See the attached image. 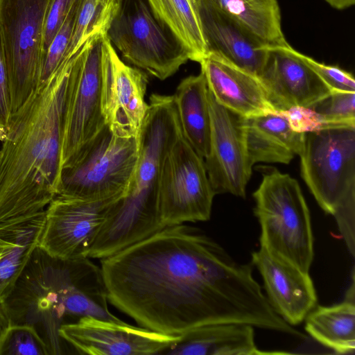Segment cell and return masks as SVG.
I'll return each instance as SVG.
<instances>
[{
	"instance_id": "ffe728a7",
	"label": "cell",
	"mask_w": 355,
	"mask_h": 355,
	"mask_svg": "<svg viewBox=\"0 0 355 355\" xmlns=\"http://www.w3.org/2000/svg\"><path fill=\"white\" fill-rule=\"evenodd\" d=\"M284 354L262 352L254 341V327L243 323H213L193 328L180 338L164 354L260 355Z\"/></svg>"
},
{
	"instance_id": "6da1fadb",
	"label": "cell",
	"mask_w": 355,
	"mask_h": 355,
	"mask_svg": "<svg viewBox=\"0 0 355 355\" xmlns=\"http://www.w3.org/2000/svg\"><path fill=\"white\" fill-rule=\"evenodd\" d=\"M108 301L139 325L181 335L205 324L243 323L297 336L272 309L250 265L201 230L166 226L101 259Z\"/></svg>"
},
{
	"instance_id": "4fadbf2b",
	"label": "cell",
	"mask_w": 355,
	"mask_h": 355,
	"mask_svg": "<svg viewBox=\"0 0 355 355\" xmlns=\"http://www.w3.org/2000/svg\"><path fill=\"white\" fill-rule=\"evenodd\" d=\"M211 116L209 155L205 168L216 194L245 198L252 175L245 140V117L219 104L208 89Z\"/></svg>"
},
{
	"instance_id": "5b68a950",
	"label": "cell",
	"mask_w": 355,
	"mask_h": 355,
	"mask_svg": "<svg viewBox=\"0 0 355 355\" xmlns=\"http://www.w3.org/2000/svg\"><path fill=\"white\" fill-rule=\"evenodd\" d=\"M254 192V214L261 226V248L309 272L313 236L310 213L297 181L274 167L262 173Z\"/></svg>"
},
{
	"instance_id": "9c48e42d",
	"label": "cell",
	"mask_w": 355,
	"mask_h": 355,
	"mask_svg": "<svg viewBox=\"0 0 355 355\" xmlns=\"http://www.w3.org/2000/svg\"><path fill=\"white\" fill-rule=\"evenodd\" d=\"M107 36L125 60L161 80L190 60L146 0H122Z\"/></svg>"
},
{
	"instance_id": "8d00e7d4",
	"label": "cell",
	"mask_w": 355,
	"mask_h": 355,
	"mask_svg": "<svg viewBox=\"0 0 355 355\" xmlns=\"http://www.w3.org/2000/svg\"><path fill=\"white\" fill-rule=\"evenodd\" d=\"M6 135V129L4 127H3L1 125V124L0 123V141H3L5 139Z\"/></svg>"
},
{
	"instance_id": "d6a6232c",
	"label": "cell",
	"mask_w": 355,
	"mask_h": 355,
	"mask_svg": "<svg viewBox=\"0 0 355 355\" xmlns=\"http://www.w3.org/2000/svg\"><path fill=\"white\" fill-rule=\"evenodd\" d=\"M76 0H51L46 15L42 40V54L46 53L53 39L64 23Z\"/></svg>"
},
{
	"instance_id": "2e32d148",
	"label": "cell",
	"mask_w": 355,
	"mask_h": 355,
	"mask_svg": "<svg viewBox=\"0 0 355 355\" xmlns=\"http://www.w3.org/2000/svg\"><path fill=\"white\" fill-rule=\"evenodd\" d=\"M259 79L275 111L295 106L311 107L334 91L289 44L268 46Z\"/></svg>"
},
{
	"instance_id": "44dd1931",
	"label": "cell",
	"mask_w": 355,
	"mask_h": 355,
	"mask_svg": "<svg viewBox=\"0 0 355 355\" xmlns=\"http://www.w3.org/2000/svg\"><path fill=\"white\" fill-rule=\"evenodd\" d=\"M245 140L250 161L289 164L300 155L305 133L291 129L287 119L277 111L245 117Z\"/></svg>"
},
{
	"instance_id": "e575fe53",
	"label": "cell",
	"mask_w": 355,
	"mask_h": 355,
	"mask_svg": "<svg viewBox=\"0 0 355 355\" xmlns=\"http://www.w3.org/2000/svg\"><path fill=\"white\" fill-rule=\"evenodd\" d=\"M330 6L337 10H344L352 6L355 0H324Z\"/></svg>"
},
{
	"instance_id": "cb8c5ba5",
	"label": "cell",
	"mask_w": 355,
	"mask_h": 355,
	"mask_svg": "<svg viewBox=\"0 0 355 355\" xmlns=\"http://www.w3.org/2000/svg\"><path fill=\"white\" fill-rule=\"evenodd\" d=\"M305 329L315 340L337 354L355 350V292L354 275L345 300L330 306H318L305 318Z\"/></svg>"
},
{
	"instance_id": "484cf974",
	"label": "cell",
	"mask_w": 355,
	"mask_h": 355,
	"mask_svg": "<svg viewBox=\"0 0 355 355\" xmlns=\"http://www.w3.org/2000/svg\"><path fill=\"white\" fill-rule=\"evenodd\" d=\"M158 20L182 45L192 61L207 53L196 0H146Z\"/></svg>"
},
{
	"instance_id": "f546056e",
	"label": "cell",
	"mask_w": 355,
	"mask_h": 355,
	"mask_svg": "<svg viewBox=\"0 0 355 355\" xmlns=\"http://www.w3.org/2000/svg\"><path fill=\"white\" fill-rule=\"evenodd\" d=\"M82 1H75L64 23L48 48L43 62L40 83L46 82L62 64L66 62L67 51Z\"/></svg>"
},
{
	"instance_id": "1f68e13d",
	"label": "cell",
	"mask_w": 355,
	"mask_h": 355,
	"mask_svg": "<svg viewBox=\"0 0 355 355\" xmlns=\"http://www.w3.org/2000/svg\"><path fill=\"white\" fill-rule=\"evenodd\" d=\"M277 112L287 119L291 129L297 132L306 133L334 128L327 124L311 107L295 106L287 110Z\"/></svg>"
},
{
	"instance_id": "ba28073f",
	"label": "cell",
	"mask_w": 355,
	"mask_h": 355,
	"mask_svg": "<svg viewBox=\"0 0 355 355\" xmlns=\"http://www.w3.org/2000/svg\"><path fill=\"white\" fill-rule=\"evenodd\" d=\"M50 1L0 0V31L11 114L40 85L44 26Z\"/></svg>"
},
{
	"instance_id": "603a6c76",
	"label": "cell",
	"mask_w": 355,
	"mask_h": 355,
	"mask_svg": "<svg viewBox=\"0 0 355 355\" xmlns=\"http://www.w3.org/2000/svg\"><path fill=\"white\" fill-rule=\"evenodd\" d=\"M182 134L203 159L209 155L211 116L204 74L183 79L173 96Z\"/></svg>"
},
{
	"instance_id": "ac0fdd59",
	"label": "cell",
	"mask_w": 355,
	"mask_h": 355,
	"mask_svg": "<svg viewBox=\"0 0 355 355\" xmlns=\"http://www.w3.org/2000/svg\"><path fill=\"white\" fill-rule=\"evenodd\" d=\"M199 64L208 89L223 107L246 118L275 112L257 76L216 52H207Z\"/></svg>"
},
{
	"instance_id": "8fae6325",
	"label": "cell",
	"mask_w": 355,
	"mask_h": 355,
	"mask_svg": "<svg viewBox=\"0 0 355 355\" xmlns=\"http://www.w3.org/2000/svg\"><path fill=\"white\" fill-rule=\"evenodd\" d=\"M92 37L75 54L63 125L62 169L105 125L101 107L103 39Z\"/></svg>"
},
{
	"instance_id": "9a60e30c",
	"label": "cell",
	"mask_w": 355,
	"mask_h": 355,
	"mask_svg": "<svg viewBox=\"0 0 355 355\" xmlns=\"http://www.w3.org/2000/svg\"><path fill=\"white\" fill-rule=\"evenodd\" d=\"M148 76L125 64L107 35L103 39L101 107L105 124L122 136L139 137L148 104Z\"/></svg>"
},
{
	"instance_id": "30bf717a",
	"label": "cell",
	"mask_w": 355,
	"mask_h": 355,
	"mask_svg": "<svg viewBox=\"0 0 355 355\" xmlns=\"http://www.w3.org/2000/svg\"><path fill=\"white\" fill-rule=\"evenodd\" d=\"M216 195L205 168L182 132L167 153L159 184V209L164 227L210 218Z\"/></svg>"
},
{
	"instance_id": "4316f807",
	"label": "cell",
	"mask_w": 355,
	"mask_h": 355,
	"mask_svg": "<svg viewBox=\"0 0 355 355\" xmlns=\"http://www.w3.org/2000/svg\"><path fill=\"white\" fill-rule=\"evenodd\" d=\"M119 8L101 0H83L76 18L65 61L73 57L92 37L107 34Z\"/></svg>"
},
{
	"instance_id": "52a82bcc",
	"label": "cell",
	"mask_w": 355,
	"mask_h": 355,
	"mask_svg": "<svg viewBox=\"0 0 355 355\" xmlns=\"http://www.w3.org/2000/svg\"><path fill=\"white\" fill-rule=\"evenodd\" d=\"M299 156L301 175L327 214L355 200V127L306 132Z\"/></svg>"
},
{
	"instance_id": "d4e9b609",
	"label": "cell",
	"mask_w": 355,
	"mask_h": 355,
	"mask_svg": "<svg viewBox=\"0 0 355 355\" xmlns=\"http://www.w3.org/2000/svg\"><path fill=\"white\" fill-rule=\"evenodd\" d=\"M267 46L288 44L277 0H205Z\"/></svg>"
},
{
	"instance_id": "f35d334b",
	"label": "cell",
	"mask_w": 355,
	"mask_h": 355,
	"mask_svg": "<svg viewBox=\"0 0 355 355\" xmlns=\"http://www.w3.org/2000/svg\"><path fill=\"white\" fill-rule=\"evenodd\" d=\"M2 316H3V315L0 313V327H1V320H2ZM1 329L0 328V330Z\"/></svg>"
},
{
	"instance_id": "74e56055",
	"label": "cell",
	"mask_w": 355,
	"mask_h": 355,
	"mask_svg": "<svg viewBox=\"0 0 355 355\" xmlns=\"http://www.w3.org/2000/svg\"><path fill=\"white\" fill-rule=\"evenodd\" d=\"M7 245L6 239L0 236V255Z\"/></svg>"
},
{
	"instance_id": "836d02e7",
	"label": "cell",
	"mask_w": 355,
	"mask_h": 355,
	"mask_svg": "<svg viewBox=\"0 0 355 355\" xmlns=\"http://www.w3.org/2000/svg\"><path fill=\"white\" fill-rule=\"evenodd\" d=\"M11 115L7 67L0 31V123L6 129Z\"/></svg>"
},
{
	"instance_id": "7c38bea8",
	"label": "cell",
	"mask_w": 355,
	"mask_h": 355,
	"mask_svg": "<svg viewBox=\"0 0 355 355\" xmlns=\"http://www.w3.org/2000/svg\"><path fill=\"white\" fill-rule=\"evenodd\" d=\"M123 196L81 199L56 196L45 210L44 226L37 248L58 259L88 257L109 213Z\"/></svg>"
},
{
	"instance_id": "3957f363",
	"label": "cell",
	"mask_w": 355,
	"mask_h": 355,
	"mask_svg": "<svg viewBox=\"0 0 355 355\" xmlns=\"http://www.w3.org/2000/svg\"><path fill=\"white\" fill-rule=\"evenodd\" d=\"M35 271L26 268L1 306L8 322L35 328L41 324L50 354H61L66 343L59 336L62 324L109 315L102 270L88 257L62 260L47 255V265L37 266Z\"/></svg>"
},
{
	"instance_id": "e0dca14e",
	"label": "cell",
	"mask_w": 355,
	"mask_h": 355,
	"mask_svg": "<svg viewBox=\"0 0 355 355\" xmlns=\"http://www.w3.org/2000/svg\"><path fill=\"white\" fill-rule=\"evenodd\" d=\"M252 262L263 278L266 297L274 311L291 326L304 320L317 303L309 272L261 248L252 254Z\"/></svg>"
},
{
	"instance_id": "4dcf8cb0",
	"label": "cell",
	"mask_w": 355,
	"mask_h": 355,
	"mask_svg": "<svg viewBox=\"0 0 355 355\" xmlns=\"http://www.w3.org/2000/svg\"><path fill=\"white\" fill-rule=\"evenodd\" d=\"M297 54L333 90L355 92L353 75L338 66L329 65L297 51Z\"/></svg>"
},
{
	"instance_id": "8992f818",
	"label": "cell",
	"mask_w": 355,
	"mask_h": 355,
	"mask_svg": "<svg viewBox=\"0 0 355 355\" xmlns=\"http://www.w3.org/2000/svg\"><path fill=\"white\" fill-rule=\"evenodd\" d=\"M139 154V137L122 136L105 124L62 169L58 195L81 199L125 196Z\"/></svg>"
},
{
	"instance_id": "f1b7e54d",
	"label": "cell",
	"mask_w": 355,
	"mask_h": 355,
	"mask_svg": "<svg viewBox=\"0 0 355 355\" xmlns=\"http://www.w3.org/2000/svg\"><path fill=\"white\" fill-rule=\"evenodd\" d=\"M311 108L331 127H355V92L335 90Z\"/></svg>"
},
{
	"instance_id": "5bb4252c",
	"label": "cell",
	"mask_w": 355,
	"mask_h": 355,
	"mask_svg": "<svg viewBox=\"0 0 355 355\" xmlns=\"http://www.w3.org/2000/svg\"><path fill=\"white\" fill-rule=\"evenodd\" d=\"M59 336L77 353L91 355L164 354L180 338V335L164 334L123 321L92 316L62 324Z\"/></svg>"
},
{
	"instance_id": "d590c367",
	"label": "cell",
	"mask_w": 355,
	"mask_h": 355,
	"mask_svg": "<svg viewBox=\"0 0 355 355\" xmlns=\"http://www.w3.org/2000/svg\"><path fill=\"white\" fill-rule=\"evenodd\" d=\"M105 3L119 8L122 0H101Z\"/></svg>"
},
{
	"instance_id": "7402d4cb",
	"label": "cell",
	"mask_w": 355,
	"mask_h": 355,
	"mask_svg": "<svg viewBox=\"0 0 355 355\" xmlns=\"http://www.w3.org/2000/svg\"><path fill=\"white\" fill-rule=\"evenodd\" d=\"M45 211L0 227L7 245L0 255V305L9 297L37 248Z\"/></svg>"
},
{
	"instance_id": "7a4b0ae2",
	"label": "cell",
	"mask_w": 355,
	"mask_h": 355,
	"mask_svg": "<svg viewBox=\"0 0 355 355\" xmlns=\"http://www.w3.org/2000/svg\"><path fill=\"white\" fill-rule=\"evenodd\" d=\"M73 57L14 113L0 149V227L44 211L61 183Z\"/></svg>"
},
{
	"instance_id": "d6986e66",
	"label": "cell",
	"mask_w": 355,
	"mask_h": 355,
	"mask_svg": "<svg viewBox=\"0 0 355 355\" xmlns=\"http://www.w3.org/2000/svg\"><path fill=\"white\" fill-rule=\"evenodd\" d=\"M202 31L207 47L239 67L259 77L268 46L205 0H196Z\"/></svg>"
},
{
	"instance_id": "83f0119b",
	"label": "cell",
	"mask_w": 355,
	"mask_h": 355,
	"mask_svg": "<svg viewBox=\"0 0 355 355\" xmlns=\"http://www.w3.org/2000/svg\"><path fill=\"white\" fill-rule=\"evenodd\" d=\"M49 355V349L31 324L7 322L0 330V355Z\"/></svg>"
},
{
	"instance_id": "277c9868",
	"label": "cell",
	"mask_w": 355,
	"mask_h": 355,
	"mask_svg": "<svg viewBox=\"0 0 355 355\" xmlns=\"http://www.w3.org/2000/svg\"><path fill=\"white\" fill-rule=\"evenodd\" d=\"M173 96H150L139 134V154L125 196L109 213L88 257L103 259L164 227L159 209V184L165 157L181 135Z\"/></svg>"
}]
</instances>
